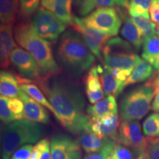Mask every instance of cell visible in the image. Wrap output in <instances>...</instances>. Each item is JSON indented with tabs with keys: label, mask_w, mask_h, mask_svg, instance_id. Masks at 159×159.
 Masks as SVG:
<instances>
[{
	"label": "cell",
	"mask_w": 159,
	"mask_h": 159,
	"mask_svg": "<svg viewBox=\"0 0 159 159\" xmlns=\"http://www.w3.org/2000/svg\"><path fill=\"white\" fill-rule=\"evenodd\" d=\"M30 25L35 33L47 41H56L64 32L66 26L52 12L43 7L35 13Z\"/></svg>",
	"instance_id": "obj_8"
},
{
	"label": "cell",
	"mask_w": 159,
	"mask_h": 159,
	"mask_svg": "<svg viewBox=\"0 0 159 159\" xmlns=\"http://www.w3.org/2000/svg\"><path fill=\"white\" fill-rule=\"evenodd\" d=\"M121 34L137 49H140L142 43H144V39L141 35L138 28L133 22L130 18H125L124 25L121 30Z\"/></svg>",
	"instance_id": "obj_25"
},
{
	"label": "cell",
	"mask_w": 159,
	"mask_h": 159,
	"mask_svg": "<svg viewBox=\"0 0 159 159\" xmlns=\"http://www.w3.org/2000/svg\"><path fill=\"white\" fill-rule=\"evenodd\" d=\"M21 89L18 77L9 71L0 73V93L1 96L8 98H19Z\"/></svg>",
	"instance_id": "obj_22"
},
{
	"label": "cell",
	"mask_w": 159,
	"mask_h": 159,
	"mask_svg": "<svg viewBox=\"0 0 159 159\" xmlns=\"http://www.w3.org/2000/svg\"><path fill=\"white\" fill-rule=\"evenodd\" d=\"M142 57L147 62L159 69V35H154L146 38L143 44Z\"/></svg>",
	"instance_id": "obj_23"
},
{
	"label": "cell",
	"mask_w": 159,
	"mask_h": 159,
	"mask_svg": "<svg viewBox=\"0 0 159 159\" xmlns=\"http://www.w3.org/2000/svg\"><path fill=\"white\" fill-rule=\"evenodd\" d=\"M51 159H81L82 151L78 141L66 135L55 134L50 142Z\"/></svg>",
	"instance_id": "obj_12"
},
{
	"label": "cell",
	"mask_w": 159,
	"mask_h": 159,
	"mask_svg": "<svg viewBox=\"0 0 159 159\" xmlns=\"http://www.w3.org/2000/svg\"><path fill=\"white\" fill-rule=\"evenodd\" d=\"M55 1V0H41V4L43 8L49 10V11H51L52 7Z\"/></svg>",
	"instance_id": "obj_43"
},
{
	"label": "cell",
	"mask_w": 159,
	"mask_h": 159,
	"mask_svg": "<svg viewBox=\"0 0 159 159\" xmlns=\"http://www.w3.org/2000/svg\"><path fill=\"white\" fill-rule=\"evenodd\" d=\"M71 25L75 30L82 35L93 54L98 58H102L103 49L111 36L89 27L83 22L82 18L74 17Z\"/></svg>",
	"instance_id": "obj_11"
},
{
	"label": "cell",
	"mask_w": 159,
	"mask_h": 159,
	"mask_svg": "<svg viewBox=\"0 0 159 159\" xmlns=\"http://www.w3.org/2000/svg\"><path fill=\"white\" fill-rule=\"evenodd\" d=\"M97 67H98L99 72L100 73L99 78L105 95H106L107 97L119 96L125 89V83L117 79L105 66L104 69L101 68L100 66Z\"/></svg>",
	"instance_id": "obj_21"
},
{
	"label": "cell",
	"mask_w": 159,
	"mask_h": 159,
	"mask_svg": "<svg viewBox=\"0 0 159 159\" xmlns=\"http://www.w3.org/2000/svg\"><path fill=\"white\" fill-rule=\"evenodd\" d=\"M17 77L18 80H19V83L21 89L33 99H35V101H37L40 104L42 105L45 108H47L49 111H50V112L54 114V116L56 117L57 120L61 122V117H60L59 114H57L54 107L49 102L48 99L47 98V97L43 94V91L41 90V89L38 87L35 83H33V81L32 80L26 78V77L25 78L19 77Z\"/></svg>",
	"instance_id": "obj_19"
},
{
	"label": "cell",
	"mask_w": 159,
	"mask_h": 159,
	"mask_svg": "<svg viewBox=\"0 0 159 159\" xmlns=\"http://www.w3.org/2000/svg\"><path fill=\"white\" fill-rule=\"evenodd\" d=\"M155 95L156 91L149 81L127 93L119 105L121 120L142 119L150 110Z\"/></svg>",
	"instance_id": "obj_5"
},
{
	"label": "cell",
	"mask_w": 159,
	"mask_h": 159,
	"mask_svg": "<svg viewBox=\"0 0 159 159\" xmlns=\"http://www.w3.org/2000/svg\"><path fill=\"white\" fill-rule=\"evenodd\" d=\"M119 125L118 113H112L97 120H90L89 130L99 136L111 138L118 142Z\"/></svg>",
	"instance_id": "obj_13"
},
{
	"label": "cell",
	"mask_w": 159,
	"mask_h": 159,
	"mask_svg": "<svg viewBox=\"0 0 159 159\" xmlns=\"http://www.w3.org/2000/svg\"><path fill=\"white\" fill-rule=\"evenodd\" d=\"M149 82H150L151 83V85H152V87L154 88L156 93V91L159 89V71L158 75H157V76L155 75L152 78H151L150 80H149Z\"/></svg>",
	"instance_id": "obj_42"
},
{
	"label": "cell",
	"mask_w": 159,
	"mask_h": 159,
	"mask_svg": "<svg viewBox=\"0 0 159 159\" xmlns=\"http://www.w3.org/2000/svg\"><path fill=\"white\" fill-rule=\"evenodd\" d=\"M80 134L78 142L81 148L87 154L99 152L109 143L114 142V141L117 142L115 139L99 136L91 130H85Z\"/></svg>",
	"instance_id": "obj_18"
},
{
	"label": "cell",
	"mask_w": 159,
	"mask_h": 159,
	"mask_svg": "<svg viewBox=\"0 0 159 159\" xmlns=\"http://www.w3.org/2000/svg\"><path fill=\"white\" fill-rule=\"evenodd\" d=\"M102 56L105 66L130 72L140 59L133 52L130 43L118 37L111 39L106 43L103 49Z\"/></svg>",
	"instance_id": "obj_6"
},
{
	"label": "cell",
	"mask_w": 159,
	"mask_h": 159,
	"mask_svg": "<svg viewBox=\"0 0 159 159\" xmlns=\"http://www.w3.org/2000/svg\"><path fill=\"white\" fill-rule=\"evenodd\" d=\"M19 98L24 103V119L41 124L49 123V114L42 105L30 97L22 89Z\"/></svg>",
	"instance_id": "obj_14"
},
{
	"label": "cell",
	"mask_w": 159,
	"mask_h": 159,
	"mask_svg": "<svg viewBox=\"0 0 159 159\" xmlns=\"http://www.w3.org/2000/svg\"><path fill=\"white\" fill-rule=\"evenodd\" d=\"M19 6V0H0L1 24L13 25Z\"/></svg>",
	"instance_id": "obj_27"
},
{
	"label": "cell",
	"mask_w": 159,
	"mask_h": 159,
	"mask_svg": "<svg viewBox=\"0 0 159 159\" xmlns=\"http://www.w3.org/2000/svg\"><path fill=\"white\" fill-rule=\"evenodd\" d=\"M16 47L13 39V25L1 24L0 30V62L2 69L8 68L11 54Z\"/></svg>",
	"instance_id": "obj_15"
},
{
	"label": "cell",
	"mask_w": 159,
	"mask_h": 159,
	"mask_svg": "<svg viewBox=\"0 0 159 159\" xmlns=\"http://www.w3.org/2000/svg\"><path fill=\"white\" fill-rule=\"evenodd\" d=\"M158 35H159V27H158Z\"/></svg>",
	"instance_id": "obj_47"
},
{
	"label": "cell",
	"mask_w": 159,
	"mask_h": 159,
	"mask_svg": "<svg viewBox=\"0 0 159 159\" xmlns=\"http://www.w3.org/2000/svg\"><path fill=\"white\" fill-rule=\"evenodd\" d=\"M82 19L89 27L111 37L118 35L122 25V20L119 13L113 7L98 8Z\"/></svg>",
	"instance_id": "obj_7"
},
{
	"label": "cell",
	"mask_w": 159,
	"mask_h": 159,
	"mask_svg": "<svg viewBox=\"0 0 159 159\" xmlns=\"http://www.w3.org/2000/svg\"><path fill=\"white\" fill-rule=\"evenodd\" d=\"M7 105L17 120L24 119V103L20 98H9Z\"/></svg>",
	"instance_id": "obj_34"
},
{
	"label": "cell",
	"mask_w": 159,
	"mask_h": 159,
	"mask_svg": "<svg viewBox=\"0 0 159 159\" xmlns=\"http://www.w3.org/2000/svg\"><path fill=\"white\" fill-rule=\"evenodd\" d=\"M112 159H136L137 155L128 147L117 143L111 154Z\"/></svg>",
	"instance_id": "obj_31"
},
{
	"label": "cell",
	"mask_w": 159,
	"mask_h": 159,
	"mask_svg": "<svg viewBox=\"0 0 159 159\" xmlns=\"http://www.w3.org/2000/svg\"><path fill=\"white\" fill-rule=\"evenodd\" d=\"M130 19L138 28L143 39L156 35V24L152 23L150 19L144 16H130Z\"/></svg>",
	"instance_id": "obj_29"
},
{
	"label": "cell",
	"mask_w": 159,
	"mask_h": 159,
	"mask_svg": "<svg viewBox=\"0 0 159 159\" xmlns=\"http://www.w3.org/2000/svg\"><path fill=\"white\" fill-rule=\"evenodd\" d=\"M49 144H50V142L48 139H43L38 142L37 144L33 146V152L29 159H41L43 152Z\"/></svg>",
	"instance_id": "obj_36"
},
{
	"label": "cell",
	"mask_w": 159,
	"mask_h": 159,
	"mask_svg": "<svg viewBox=\"0 0 159 159\" xmlns=\"http://www.w3.org/2000/svg\"><path fill=\"white\" fill-rule=\"evenodd\" d=\"M86 113L90 120H97L112 113H118V108L114 96H108L98 102L89 105Z\"/></svg>",
	"instance_id": "obj_20"
},
{
	"label": "cell",
	"mask_w": 159,
	"mask_h": 159,
	"mask_svg": "<svg viewBox=\"0 0 159 159\" xmlns=\"http://www.w3.org/2000/svg\"><path fill=\"white\" fill-rule=\"evenodd\" d=\"M118 143L130 148L136 155L150 150V144L145 138L137 120L122 121L118 130Z\"/></svg>",
	"instance_id": "obj_9"
},
{
	"label": "cell",
	"mask_w": 159,
	"mask_h": 159,
	"mask_svg": "<svg viewBox=\"0 0 159 159\" xmlns=\"http://www.w3.org/2000/svg\"><path fill=\"white\" fill-rule=\"evenodd\" d=\"M143 134L148 141L159 139V114H152L144 121L142 125Z\"/></svg>",
	"instance_id": "obj_28"
},
{
	"label": "cell",
	"mask_w": 159,
	"mask_h": 159,
	"mask_svg": "<svg viewBox=\"0 0 159 159\" xmlns=\"http://www.w3.org/2000/svg\"><path fill=\"white\" fill-rule=\"evenodd\" d=\"M41 0H19L20 12L23 16H30L35 13Z\"/></svg>",
	"instance_id": "obj_33"
},
{
	"label": "cell",
	"mask_w": 159,
	"mask_h": 159,
	"mask_svg": "<svg viewBox=\"0 0 159 159\" xmlns=\"http://www.w3.org/2000/svg\"><path fill=\"white\" fill-rule=\"evenodd\" d=\"M151 108H152V110L155 111V112H159V89L156 91V96H155Z\"/></svg>",
	"instance_id": "obj_41"
},
{
	"label": "cell",
	"mask_w": 159,
	"mask_h": 159,
	"mask_svg": "<svg viewBox=\"0 0 159 159\" xmlns=\"http://www.w3.org/2000/svg\"><path fill=\"white\" fill-rule=\"evenodd\" d=\"M14 37L17 43L35 59L46 78L57 76L61 73L49 41L40 37L31 25H18L15 28Z\"/></svg>",
	"instance_id": "obj_3"
},
{
	"label": "cell",
	"mask_w": 159,
	"mask_h": 159,
	"mask_svg": "<svg viewBox=\"0 0 159 159\" xmlns=\"http://www.w3.org/2000/svg\"><path fill=\"white\" fill-rule=\"evenodd\" d=\"M152 73H153V68L152 66L145 60L140 58L136 63L130 76L125 81V86L137 83L144 82L152 77Z\"/></svg>",
	"instance_id": "obj_24"
},
{
	"label": "cell",
	"mask_w": 159,
	"mask_h": 159,
	"mask_svg": "<svg viewBox=\"0 0 159 159\" xmlns=\"http://www.w3.org/2000/svg\"><path fill=\"white\" fill-rule=\"evenodd\" d=\"M73 0H55L51 11L65 25L72 22L71 5Z\"/></svg>",
	"instance_id": "obj_26"
},
{
	"label": "cell",
	"mask_w": 159,
	"mask_h": 159,
	"mask_svg": "<svg viewBox=\"0 0 159 159\" xmlns=\"http://www.w3.org/2000/svg\"><path fill=\"white\" fill-rule=\"evenodd\" d=\"M150 159H159V139L150 141Z\"/></svg>",
	"instance_id": "obj_40"
},
{
	"label": "cell",
	"mask_w": 159,
	"mask_h": 159,
	"mask_svg": "<svg viewBox=\"0 0 159 159\" xmlns=\"http://www.w3.org/2000/svg\"><path fill=\"white\" fill-rule=\"evenodd\" d=\"M107 69H108L109 71L112 73L113 75H114L115 77H116L117 79L119 80L122 82L125 83V81L127 80V79L128 78V77L130 76L131 74L130 71H127V70H123V69H116V68H112V67L108 66H105Z\"/></svg>",
	"instance_id": "obj_38"
},
{
	"label": "cell",
	"mask_w": 159,
	"mask_h": 159,
	"mask_svg": "<svg viewBox=\"0 0 159 159\" xmlns=\"http://www.w3.org/2000/svg\"><path fill=\"white\" fill-rule=\"evenodd\" d=\"M10 59L12 64L26 78L33 80L37 83L48 79L46 78L34 57L25 49L16 47L12 51Z\"/></svg>",
	"instance_id": "obj_10"
},
{
	"label": "cell",
	"mask_w": 159,
	"mask_h": 159,
	"mask_svg": "<svg viewBox=\"0 0 159 159\" xmlns=\"http://www.w3.org/2000/svg\"><path fill=\"white\" fill-rule=\"evenodd\" d=\"M43 134L44 129L41 125L25 119L4 125L1 128V158L11 159L19 148L35 144Z\"/></svg>",
	"instance_id": "obj_4"
},
{
	"label": "cell",
	"mask_w": 159,
	"mask_h": 159,
	"mask_svg": "<svg viewBox=\"0 0 159 159\" xmlns=\"http://www.w3.org/2000/svg\"><path fill=\"white\" fill-rule=\"evenodd\" d=\"M136 159H150V150L145 151L144 152H142V153H139V155H137Z\"/></svg>",
	"instance_id": "obj_45"
},
{
	"label": "cell",
	"mask_w": 159,
	"mask_h": 159,
	"mask_svg": "<svg viewBox=\"0 0 159 159\" xmlns=\"http://www.w3.org/2000/svg\"><path fill=\"white\" fill-rule=\"evenodd\" d=\"M33 150V146L32 144L24 145L13 154L11 159H29Z\"/></svg>",
	"instance_id": "obj_37"
},
{
	"label": "cell",
	"mask_w": 159,
	"mask_h": 159,
	"mask_svg": "<svg viewBox=\"0 0 159 159\" xmlns=\"http://www.w3.org/2000/svg\"><path fill=\"white\" fill-rule=\"evenodd\" d=\"M150 16L152 21L159 25V0H153L150 8Z\"/></svg>",
	"instance_id": "obj_39"
},
{
	"label": "cell",
	"mask_w": 159,
	"mask_h": 159,
	"mask_svg": "<svg viewBox=\"0 0 159 159\" xmlns=\"http://www.w3.org/2000/svg\"><path fill=\"white\" fill-rule=\"evenodd\" d=\"M99 73L98 67L93 66L90 69L85 79V93L91 104H95L104 99L105 93Z\"/></svg>",
	"instance_id": "obj_17"
},
{
	"label": "cell",
	"mask_w": 159,
	"mask_h": 159,
	"mask_svg": "<svg viewBox=\"0 0 159 159\" xmlns=\"http://www.w3.org/2000/svg\"><path fill=\"white\" fill-rule=\"evenodd\" d=\"M41 159H51V150H50V144L47 145L45 150L43 151L42 156L41 157Z\"/></svg>",
	"instance_id": "obj_44"
},
{
	"label": "cell",
	"mask_w": 159,
	"mask_h": 159,
	"mask_svg": "<svg viewBox=\"0 0 159 159\" xmlns=\"http://www.w3.org/2000/svg\"><path fill=\"white\" fill-rule=\"evenodd\" d=\"M8 97L1 96L0 97V117L1 121L4 125L9 124L17 119L14 116V114L11 112L7 105Z\"/></svg>",
	"instance_id": "obj_32"
},
{
	"label": "cell",
	"mask_w": 159,
	"mask_h": 159,
	"mask_svg": "<svg viewBox=\"0 0 159 159\" xmlns=\"http://www.w3.org/2000/svg\"><path fill=\"white\" fill-rule=\"evenodd\" d=\"M57 57L71 76L80 77L91 67L94 55L77 31L68 30L61 35L57 46Z\"/></svg>",
	"instance_id": "obj_2"
},
{
	"label": "cell",
	"mask_w": 159,
	"mask_h": 159,
	"mask_svg": "<svg viewBox=\"0 0 159 159\" xmlns=\"http://www.w3.org/2000/svg\"><path fill=\"white\" fill-rule=\"evenodd\" d=\"M118 142H116V141L109 143L108 144H107L104 148H102L99 152H94V153L91 154H87V156L83 159H107L108 156H111L115 145Z\"/></svg>",
	"instance_id": "obj_35"
},
{
	"label": "cell",
	"mask_w": 159,
	"mask_h": 159,
	"mask_svg": "<svg viewBox=\"0 0 159 159\" xmlns=\"http://www.w3.org/2000/svg\"><path fill=\"white\" fill-rule=\"evenodd\" d=\"M107 159H112V158H111V156H108V158H107Z\"/></svg>",
	"instance_id": "obj_46"
},
{
	"label": "cell",
	"mask_w": 159,
	"mask_h": 159,
	"mask_svg": "<svg viewBox=\"0 0 159 159\" xmlns=\"http://www.w3.org/2000/svg\"><path fill=\"white\" fill-rule=\"evenodd\" d=\"M153 0H130L128 12L130 16L149 18V11Z\"/></svg>",
	"instance_id": "obj_30"
},
{
	"label": "cell",
	"mask_w": 159,
	"mask_h": 159,
	"mask_svg": "<svg viewBox=\"0 0 159 159\" xmlns=\"http://www.w3.org/2000/svg\"><path fill=\"white\" fill-rule=\"evenodd\" d=\"M38 83L40 89L61 117V123L73 134L89 130L84 97L79 87L64 77L54 76Z\"/></svg>",
	"instance_id": "obj_1"
},
{
	"label": "cell",
	"mask_w": 159,
	"mask_h": 159,
	"mask_svg": "<svg viewBox=\"0 0 159 159\" xmlns=\"http://www.w3.org/2000/svg\"><path fill=\"white\" fill-rule=\"evenodd\" d=\"M130 0H75V8L81 16L89 15L95 9L119 6L128 7Z\"/></svg>",
	"instance_id": "obj_16"
}]
</instances>
